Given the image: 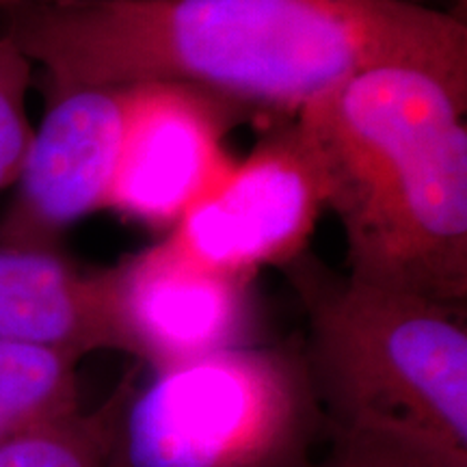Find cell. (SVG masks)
Segmentation results:
<instances>
[{
  "label": "cell",
  "mask_w": 467,
  "mask_h": 467,
  "mask_svg": "<svg viewBox=\"0 0 467 467\" xmlns=\"http://www.w3.org/2000/svg\"><path fill=\"white\" fill-rule=\"evenodd\" d=\"M0 14L48 89L175 83L295 115L381 66L467 89L463 16L422 0H85Z\"/></svg>",
  "instance_id": "obj_1"
},
{
  "label": "cell",
  "mask_w": 467,
  "mask_h": 467,
  "mask_svg": "<svg viewBox=\"0 0 467 467\" xmlns=\"http://www.w3.org/2000/svg\"><path fill=\"white\" fill-rule=\"evenodd\" d=\"M467 89L409 66L366 69L295 117L317 151L347 275L463 307Z\"/></svg>",
  "instance_id": "obj_2"
},
{
  "label": "cell",
  "mask_w": 467,
  "mask_h": 467,
  "mask_svg": "<svg viewBox=\"0 0 467 467\" xmlns=\"http://www.w3.org/2000/svg\"><path fill=\"white\" fill-rule=\"evenodd\" d=\"M306 254L285 271L307 314L303 358L329 435L467 467L463 307L336 275Z\"/></svg>",
  "instance_id": "obj_3"
},
{
  "label": "cell",
  "mask_w": 467,
  "mask_h": 467,
  "mask_svg": "<svg viewBox=\"0 0 467 467\" xmlns=\"http://www.w3.org/2000/svg\"><path fill=\"white\" fill-rule=\"evenodd\" d=\"M104 422L109 467H312L329 435L306 358L258 344L156 370Z\"/></svg>",
  "instance_id": "obj_4"
},
{
  "label": "cell",
  "mask_w": 467,
  "mask_h": 467,
  "mask_svg": "<svg viewBox=\"0 0 467 467\" xmlns=\"http://www.w3.org/2000/svg\"><path fill=\"white\" fill-rule=\"evenodd\" d=\"M325 210L323 167L292 121L234 161L169 238L203 265L254 279L260 268L301 258Z\"/></svg>",
  "instance_id": "obj_5"
},
{
  "label": "cell",
  "mask_w": 467,
  "mask_h": 467,
  "mask_svg": "<svg viewBox=\"0 0 467 467\" xmlns=\"http://www.w3.org/2000/svg\"><path fill=\"white\" fill-rule=\"evenodd\" d=\"M128 87L48 89L0 219V247L57 251L69 227L107 210L124 141Z\"/></svg>",
  "instance_id": "obj_6"
},
{
  "label": "cell",
  "mask_w": 467,
  "mask_h": 467,
  "mask_svg": "<svg viewBox=\"0 0 467 467\" xmlns=\"http://www.w3.org/2000/svg\"><path fill=\"white\" fill-rule=\"evenodd\" d=\"M236 110L186 85H128L124 141L107 210L173 230L234 165L225 132Z\"/></svg>",
  "instance_id": "obj_7"
},
{
  "label": "cell",
  "mask_w": 467,
  "mask_h": 467,
  "mask_svg": "<svg viewBox=\"0 0 467 467\" xmlns=\"http://www.w3.org/2000/svg\"><path fill=\"white\" fill-rule=\"evenodd\" d=\"M110 275L121 353L154 372L254 344L251 279L203 265L169 236L110 266Z\"/></svg>",
  "instance_id": "obj_8"
},
{
  "label": "cell",
  "mask_w": 467,
  "mask_h": 467,
  "mask_svg": "<svg viewBox=\"0 0 467 467\" xmlns=\"http://www.w3.org/2000/svg\"><path fill=\"white\" fill-rule=\"evenodd\" d=\"M0 342L74 359L124 350L110 268L80 271L58 251L0 247Z\"/></svg>",
  "instance_id": "obj_9"
},
{
  "label": "cell",
  "mask_w": 467,
  "mask_h": 467,
  "mask_svg": "<svg viewBox=\"0 0 467 467\" xmlns=\"http://www.w3.org/2000/svg\"><path fill=\"white\" fill-rule=\"evenodd\" d=\"M78 359L0 342V446L80 413Z\"/></svg>",
  "instance_id": "obj_10"
},
{
  "label": "cell",
  "mask_w": 467,
  "mask_h": 467,
  "mask_svg": "<svg viewBox=\"0 0 467 467\" xmlns=\"http://www.w3.org/2000/svg\"><path fill=\"white\" fill-rule=\"evenodd\" d=\"M0 467H109L104 409L78 413L0 446Z\"/></svg>",
  "instance_id": "obj_11"
},
{
  "label": "cell",
  "mask_w": 467,
  "mask_h": 467,
  "mask_svg": "<svg viewBox=\"0 0 467 467\" xmlns=\"http://www.w3.org/2000/svg\"><path fill=\"white\" fill-rule=\"evenodd\" d=\"M33 67L20 46L0 31V192L16 184L35 132L28 119Z\"/></svg>",
  "instance_id": "obj_12"
},
{
  "label": "cell",
  "mask_w": 467,
  "mask_h": 467,
  "mask_svg": "<svg viewBox=\"0 0 467 467\" xmlns=\"http://www.w3.org/2000/svg\"><path fill=\"white\" fill-rule=\"evenodd\" d=\"M331 446L312 467H433L383 443L348 435H329Z\"/></svg>",
  "instance_id": "obj_13"
},
{
  "label": "cell",
  "mask_w": 467,
  "mask_h": 467,
  "mask_svg": "<svg viewBox=\"0 0 467 467\" xmlns=\"http://www.w3.org/2000/svg\"><path fill=\"white\" fill-rule=\"evenodd\" d=\"M42 3H85V0H0V11L17 7V5H42Z\"/></svg>",
  "instance_id": "obj_14"
},
{
  "label": "cell",
  "mask_w": 467,
  "mask_h": 467,
  "mask_svg": "<svg viewBox=\"0 0 467 467\" xmlns=\"http://www.w3.org/2000/svg\"><path fill=\"white\" fill-rule=\"evenodd\" d=\"M461 9H465V0H461Z\"/></svg>",
  "instance_id": "obj_15"
}]
</instances>
